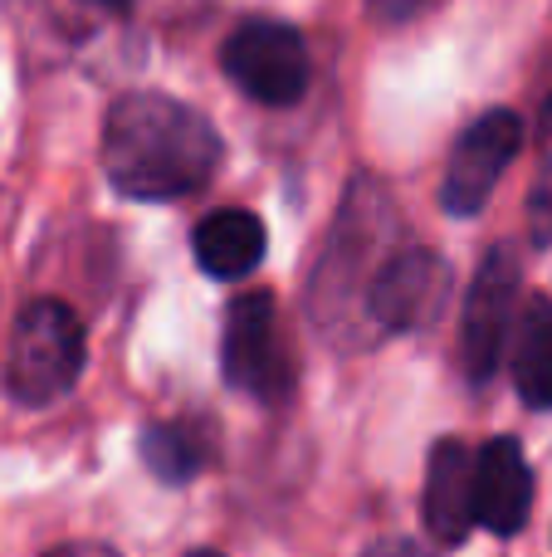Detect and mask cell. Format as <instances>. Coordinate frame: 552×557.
Returning a JSON list of instances; mask_svg holds the SVG:
<instances>
[{"label": "cell", "mask_w": 552, "mask_h": 557, "mask_svg": "<svg viewBox=\"0 0 552 557\" xmlns=\"http://www.w3.org/2000/svg\"><path fill=\"white\" fill-rule=\"evenodd\" d=\"M142 465L162 484H186L205 465V441L191 421H156L142 431Z\"/></svg>", "instance_id": "obj_12"}, {"label": "cell", "mask_w": 552, "mask_h": 557, "mask_svg": "<svg viewBox=\"0 0 552 557\" xmlns=\"http://www.w3.org/2000/svg\"><path fill=\"white\" fill-rule=\"evenodd\" d=\"M534 509V470L514 435H494L475 455V519L494 539H514Z\"/></svg>", "instance_id": "obj_8"}, {"label": "cell", "mask_w": 552, "mask_h": 557, "mask_svg": "<svg viewBox=\"0 0 552 557\" xmlns=\"http://www.w3.org/2000/svg\"><path fill=\"white\" fill-rule=\"evenodd\" d=\"M421 519L430 539L460 548L479 529L475 519V455L460 441H440L426 465V494H421Z\"/></svg>", "instance_id": "obj_9"}, {"label": "cell", "mask_w": 552, "mask_h": 557, "mask_svg": "<svg viewBox=\"0 0 552 557\" xmlns=\"http://www.w3.org/2000/svg\"><path fill=\"white\" fill-rule=\"evenodd\" d=\"M196 264H201L211 278H244L264 264V250H269V235H264V221L254 211H211L191 235Z\"/></svg>", "instance_id": "obj_10"}, {"label": "cell", "mask_w": 552, "mask_h": 557, "mask_svg": "<svg viewBox=\"0 0 552 557\" xmlns=\"http://www.w3.org/2000/svg\"><path fill=\"white\" fill-rule=\"evenodd\" d=\"M84 376V323L59 298L20 308L5 357V392L20 406H54Z\"/></svg>", "instance_id": "obj_2"}, {"label": "cell", "mask_w": 552, "mask_h": 557, "mask_svg": "<svg viewBox=\"0 0 552 557\" xmlns=\"http://www.w3.org/2000/svg\"><path fill=\"white\" fill-rule=\"evenodd\" d=\"M221 367L235 392L254 401H284L293 386V357L279 333L274 294H240L225 313L221 333Z\"/></svg>", "instance_id": "obj_4"}, {"label": "cell", "mask_w": 552, "mask_h": 557, "mask_svg": "<svg viewBox=\"0 0 552 557\" xmlns=\"http://www.w3.org/2000/svg\"><path fill=\"white\" fill-rule=\"evenodd\" d=\"M221 133L172 94H123L103 117V172L127 201H181L221 172Z\"/></svg>", "instance_id": "obj_1"}, {"label": "cell", "mask_w": 552, "mask_h": 557, "mask_svg": "<svg viewBox=\"0 0 552 557\" xmlns=\"http://www.w3.org/2000/svg\"><path fill=\"white\" fill-rule=\"evenodd\" d=\"M186 557H221V553H211V548H201V553H186Z\"/></svg>", "instance_id": "obj_16"}, {"label": "cell", "mask_w": 552, "mask_h": 557, "mask_svg": "<svg viewBox=\"0 0 552 557\" xmlns=\"http://www.w3.org/2000/svg\"><path fill=\"white\" fill-rule=\"evenodd\" d=\"M524 147V117L509 113V108H489L485 117L460 133L455 152L446 166V186H440V206L450 215H479L494 196L499 176L509 172V162Z\"/></svg>", "instance_id": "obj_5"}, {"label": "cell", "mask_w": 552, "mask_h": 557, "mask_svg": "<svg viewBox=\"0 0 552 557\" xmlns=\"http://www.w3.org/2000/svg\"><path fill=\"white\" fill-rule=\"evenodd\" d=\"M221 69L244 98L264 108H293L309 94V49H303L299 29L284 20H240L221 45Z\"/></svg>", "instance_id": "obj_3"}, {"label": "cell", "mask_w": 552, "mask_h": 557, "mask_svg": "<svg viewBox=\"0 0 552 557\" xmlns=\"http://www.w3.org/2000/svg\"><path fill=\"white\" fill-rule=\"evenodd\" d=\"M518 270L509 260V250H489L479 264L475 284L465 298V323H460V352H465V372L475 382H489L504 362L509 333H514L518 313Z\"/></svg>", "instance_id": "obj_6"}, {"label": "cell", "mask_w": 552, "mask_h": 557, "mask_svg": "<svg viewBox=\"0 0 552 557\" xmlns=\"http://www.w3.org/2000/svg\"><path fill=\"white\" fill-rule=\"evenodd\" d=\"M367 5H372V15H377V20L397 25V20H411V15H416L426 0H367Z\"/></svg>", "instance_id": "obj_13"}, {"label": "cell", "mask_w": 552, "mask_h": 557, "mask_svg": "<svg viewBox=\"0 0 552 557\" xmlns=\"http://www.w3.org/2000/svg\"><path fill=\"white\" fill-rule=\"evenodd\" d=\"M88 5H103V10H117V15H123V10H133V0H88Z\"/></svg>", "instance_id": "obj_15"}, {"label": "cell", "mask_w": 552, "mask_h": 557, "mask_svg": "<svg viewBox=\"0 0 552 557\" xmlns=\"http://www.w3.org/2000/svg\"><path fill=\"white\" fill-rule=\"evenodd\" d=\"M45 557H117L108 543H59V548H49Z\"/></svg>", "instance_id": "obj_14"}, {"label": "cell", "mask_w": 552, "mask_h": 557, "mask_svg": "<svg viewBox=\"0 0 552 557\" xmlns=\"http://www.w3.org/2000/svg\"><path fill=\"white\" fill-rule=\"evenodd\" d=\"M509 367H514V386L524 396V406L552 411V298L548 294H528L524 308H518Z\"/></svg>", "instance_id": "obj_11"}, {"label": "cell", "mask_w": 552, "mask_h": 557, "mask_svg": "<svg viewBox=\"0 0 552 557\" xmlns=\"http://www.w3.org/2000/svg\"><path fill=\"white\" fill-rule=\"evenodd\" d=\"M446 288H450V270L436 250H397L367 284V313L377 327L387 333H411V327L430 323L446 304Z\"/></svg>", "instance_id": "obj_7"}]
</instances>
